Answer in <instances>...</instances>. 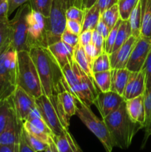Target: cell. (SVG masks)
<instances>
[{"instance_id":"obj_48","label":"cell","mask_w":151,"mask_h":152,"mask_svg":"<svg viewBox=\"0 0 151 152\" xmlns=\"http://www.w3.org/2000/svg\"><path fill=\"white\" fill-rule=\"evenodd\" d=\"M0 152H19V144H14V145L0 144Z\"/></svg>"},{"instance_id":"obj_52","label":"cell","mask_w":151,"mask_h":152,"mask_svg":"<svg viewBox=\"0 0 151 152\" xmlns=\"http://www.w3.org/2000/svg\"><path fill=\"white\" fill-rule=\"evenodd\" d=\"M64 1H65L68 7H70V6H74V0H64Z\"/></svg>"},{"instance_id":"obj_17","label":"cell","mask_w":151,"mask_h":152,"mask_svg":"<svg viewBox=\"0 0 151 152\" xmlns=\"http://www.w3.org/2000/svg\"><path fill=\"white\" fill-rule=\"evenodd\" d=\"M47 48L54 56L61 68H63L67 64L73 60L74 48L62 40L53 43Z\"/></svg>"},{"instance_id":"obj_13","label":"cell","mask_w":151,"mask_h":152,"mask_svg":"<svg viewBox=\"0 0 151 152\" xmlns=\"http://www.w3.org/2000/svg\"><path fill=\"white\" fill-rule=\"evenodd\" d=\"M124 101L125 99L121 95L112 91L107 92L99 91L93 104L100 111L103 119L118 109Z\"/></svg>"},{"instance_id":"obj_14","label":"cell","mask_w":151,"mask_h":152,"mask_svg":"<svg viewBox=\"0 0 151 152\" xmlns=\"http://www.w3.org/2000/svg\"><path fill=\"white\" fill-rule=\"evenodd\" d=\"M137 40L138 38L131 36L119 48L110 53L109 58L112 69L126 68V65Z\"/></svg>"},{"instance_id":"obj_24","label":"cell","mask_w":151,"mask_h":152,"mask_svg":"<svg viewBox=\"0 0 151 152\" xmlns=\"http://www.w3.org/2000/svg\"><path fill=\"white\" fill-rule=\"evenodd\" d=\"M132 36L139 38L141 37V28H142V5L141 0L134 7L129 17Z\"/></svg>"},{"instance_id":"obj_2","label":"cell","mask_w":151,"mask_h":152,"mask_svg":"<svg viewBox=\"0 0 151 152\" xmlns=\"http://www.w3.org/2000/svg\"><path fill=\"white\" fill-rule=\"evenodd\" d=\"M102 120L107 127L114 147L121 149H127L136 133L143 129L142 125L130 118L126 110L125 101L118 109Z\"/></svg>"},{"instance_id":"obj_20","label":"cell","mask_w":151,"mask_h":152,"mask_svg":"<svg viewBox=\"0 0 151 152\" xmlns=\"http://www.w3.org/2000/svg\"><path fill=\"white\" fill-rule=\"evenodd\" d=\"M131 71L127 68L113 69L110 91L122 96Z\"/></svg>"},{"instance_id":"obj_10","label":"cell","mask_w":151,"mask_h":152,"mask_svg":"<svg viewBox=\"0 0 151 152\" xmlns=\"http://www.w3.org/2000/svg\"><path fill=\"white\" fill-rule=\"evenodd\" d=\"M45 19L39 12L31 10L28 17V43L29 48L45 47Z\"/></svg>"},{"instance_id":"obj_45","label":"cell","mask_w":151,"mask_h":152,"mask_svg":"<svg viewBox=\"0 0 151 152\" xmlns=\"http://www.w3.org/2000/svg\"><path fill=\"white\" fill-rule=\"evenodd\" d=\"M96 31H97L100 35H102L105 40L107 39V36L109 35L110 30L108 28L107 25L100 18V19H99V22H98L97 24V26H96Z\"/></svg>"},{"instance_id":"obj_26","label":"cell","mask_w":151,"mask_h":152,"mask_svg":"<svg viewBox=\"0 0 151 152\" xmlns=\"http://www.w3.org/2000/svg\"><path fill=\"white\" fill-rule=\"evenodd\" d=\"M112 76L113 69L93 73V80L95 84L98 88L100 89V91L107 92L110 91Z\"/></svg>"},{"instance_id":"obj_28","label":"cell","mask_w":151,"mask_h":152,"mask_svg":"<svg viewBox=\"0 0 151 152\" xmlns=\"http://www.w3.org/2000/svg\"><path fill=\"white\" fill-rule=\"evenodd\" d=\"M131 36L132 32L129 20H121L112 52L115 51L117 49L119 48Z\"/></svg>"},{"instance_id":"obj_42","label":"cell","mask_w":151,"mask_h":152,"mask_svg":"<svg viewBox=\"0 0 151 152\" xmlns=\"http://www.w3.org/2000/svg\"><path fill=\"white\" fill-rule=\"evenodd\" d=\"M7 1L8 4V16H10L16 9L20 7L25 3H28L30 0H7Z\"/></svg>"},{"instance_id":"obj_25","label":"cell","mask_w":151,"mask_h":152,"mask_svg":"<svg viewBox=\"0 0 151 152\" xmlns=\"http://www.w3.org/2000/svg\"><path fill=\"white\" fill-rule=\"evenodd\" d=\"M144 103L145 109V123L144 129H145V133L142 142V148L144 146L149 138V132L151 127V88L146 89L144 93Z\"/></svg>"},{"instance_id":"obj_15","label":"cell","mask_w":151,"mask_h":152,"mask_svg":"<svg viewBox=\"0 0 151 152\" xmlns=\"http://www.w3.org/2000/svg\"><path fill=\"white\" fill-rule=\"evenodd\" d=\"M146 89L145 74L142 70L131 72L125 86L122 96L125 100L143 95Z\"/></svg>"},{"instance_id":"obj_41","label":"cell","mask_w":151,"mask_h":152,"mask_svg":"<svg viewBox=\"0 0 151 152\" xmlns=\"http://www.w3.org/2000/svg\"><path fill=\"white\" fill-rule=\"evenodd\" d=\"M84 49L87 58H88V59L90 60V63L93 65V60H94V59L99 55L97 49L96 48L94 45H93L92 42L90 43V44L87 45L86 46H84Z\"/></svg>"},{"instance_id":"obj_31","label":"cell","mask_w":151,"mask_h":152,"mask_svg":"<svg viewBox=\"0 0 151 152\" xmlns=\"http://www.w3.org/2000/svg\"><path fill=\"white\" fill-rule=\"evenodd\" d=\"M32 10L39 12L45 18H48L51 10L53 0H30Z\"/></svg>"},{"instance_id":"obj_29","label":"cell","mask_w":151,"mask_h":152,"mask_svg":"<svg viewBox=\"0 0 151 152\" xmlns=\"http://www.w3.org/2000/svg\"><path fill=\"white\" fill-rule=\"evenodd\" d=\"M101 19L107 25L110 30L112 29L120 19L118 4H114L107 10L104 11L101 14Z\"/></svg>"},{"instance_id":"obj_18","label":"cell","mask_w":151,"mask_h":152,"mask_svg":"<svg viewBox=\"0 0 151 152\" xmlns=\"http://www.w3.org/2000/svg\"><path fill=\"white\" fill-rule=\"evenodd\" d=\"M126 110L130 118L133 122L144 126L145 109L144 94L133 99L125 100Z\"/></svg>"},{"instance_id":"obj_32","label":"cell","mask_w":151,"mask_h":152,"mask_svg":"<svg viewBox=\"0 0 151 152\" xmlns=\"http://www.w3.org/2000/svg\"><path fill=\"white\" fill-rule=\"evenodd\" d=\"M139 0H119L118 2L120 19L128 20L130 13Z\"/></svg>"},{"instance_id":"obj_36","label":"cell","mask_w":151,"mask_h":152,"mask_svg":"<svg viewBox=\"0 0 151 152\" xmlns=\"http://www.w3.org/2000/svg\"><path fill=\"white\" fill-rule=\"evenodd\" d=\"M10 27L9 20L0 21V49L9 41Z\"/></svg>"},{"instance_id":"obj_50","label":"cell","mask_w":151,"mask_h":152,"mask_svg":"<svg viewBox=\"0 0 151 152\" xmlns=\"http://www.w3.org/2000/svg\"><path fill=\"white\" fill-rule=\"evenodd\" d=\"M86 3L87 0H74V6H76L82 10L85 9Z\"/></svg>"},{"instance_id":"obj_21","label":"cell","mask_w":151,"mask_h":152,"mask_svg":"<svg viewBox=\"0 0 151 152\" xmlns=\"http://www.w3.org/2000/svg\"><path fill=\"white\" fill-rule=\"evenodd\" d=\"M84 10V15L81 31L96 30L98 22L101 18V11L98 5L95 3L93 6L89 8H85Z\"/></svg>"},{"instance_id":"obj_4","label":"cell","mask_w":151,"mask_h":152,"mask_svg":"<svg viewBox=\"0 0 151 152\" xmlns=\"http://www.w3.org/2000/svg\"><path fill=\"white\" fill-rule=\"evenodd\" d=\"M17 87V51L10 40L0 49V101L10 97Z\"/></svg>"},{"instance_id":"obj_16","label":"cell","mask_w":151,"mask_h":152,"mask_svg":"<svg viewBox=\"0 0 151 152\" xmlns=\"http://www.w3.org/2000/svg\"><path fill=\"white\" fill-rule=\"evenodd\" d=\"M22 127V123L18 120L13 109L8 123L2 133L0 134V144L1 145L19 144Z\"/></svg>"},{"instance_id":"obj_9","label":"cell","mask_w":151,"mask_h":152,"mask_svg":"<svg viewBox=\"0 0 151 152\" xmlns=\"http://www.w3.org/2000/svg\"><path fill=\"white\" fill-rule=\"evenodd\" d=\"M36 105L41 117L52 131L53 135L57 136L61 134L65 130H68L65 129L59 112L46 95L42 94L39 97L36 98Z\"/></svg>"},{"instance_id":"obj_51","label":"cell","mask_w":151,"mask_h":152,"mask_svg":"<svg viewBox=\"0 0 151 152\" xmlns=\"http://www.w3.org/2000/svg\"><path fill=\"white\" fill-rule=\"evenodd\" d=\"M97 0H87V3H86V7L85 8H89L91 6H93L95 3L96 2Z\"/></svg>"},{"instance_id":"obj_27","label":"cell","mask_w":151,"mask_h":152,"mask_svg":"<svg viewBox=\"0 0 151 152\" xmlns=\"http://www.w3.org/2000/svg\"><path fill=\"white\" fill-rule=\"evenodd\" d=\"M13 111V107L10 96L0 101V134L8 123Z\"/></svg>"},{"instance_id":"obj_37","label":"cell","mask_w":151,"mask_h":152,"mask_svg":"<svg viewBox=\"0 0 151 152\" xmlns=\"http://www.w3.org/2000/svg\"><path fill=\"white\" fill-rule=\"evenodd\" d=\"M145 74V83H146V89L151 88V49L147 57L146 61L142 68ZM145 89V90H146Z\"/></svg>"},{"instance_id":"obj_8","label":"cell","mask_w":151,"mask_h":152,"mask_svg":"<svg viewBox=\"0 0 151 152\" xmlns=\"http://www.w3.org/2000/svg\"><path fill=\"white\" fill-rule=\"evenodd\" d=\"M50 101L59 112L65 129H68L70 118L76 114V105L73 95L70 91L64 77L59 86L56 96Z\"/></svg>"},{"instance_id":"obj_7","label":"cell","mask_w":151,"mask_h":152,"mask_svg":"<svg viewBox=\"0 0 151 152\" xmlns=\"http://www.w3.org/2000/svg\"><path fill=\"white\" fill-rule=\"evenodd\" d=\"M31 10L30 4L25 3L18 8L14 17L9 20V40L12 47L17 52L30 50L28 43V17Z\"/></svg>"},{"instance_id":"obj_43","label":"cell","mask_w":151,"mask_h":152,"mask_svg":"<svg viewBox=\"0 0 151 152\" xmlns=\"http://www.w3.org/2000/svg\"><path fill=\"white\" fill-rule=\"evenodd\" d=\"M118 0H97L96 4L99 7V10L101 11V14H102L104 11L107 10L108 8L112 7L113 5L118 4Z\"/></svg>"},{"instance_id":"obj_39","label":"cell","mask_w":151,"mask_h":152,"mask_svg":"<svg viewBox=\"0 0 151 152\" xmlns=\"http://www.w3.org/2000/svg\"><path fill=\"white\" fill-rule=\"evenodd\" d=\"M91 42L94 45L96 48L97 49L99 54L104 51V42H105V39L103 38L102 35L99 34L96 30H93L92 32V41Z\"/></svg>"},{"instance_id":"obj_3","label":"cell","mask_w":151,"mask_h":152,"mask_svg":"<svg viewBox=\"0 0 151 152\" xmlns=\"http://www.w3.org/2000/svg\"><path fill=\"white\" fill-rule=\"evenodd\" d=\"M62 71L70 93L90 108L99 93L94 82L74 59L62 68Z\"/></svg>"},{"instance_id":"obj_11","label":"cell","mask_w":151,"mask_h":152,"mask_svg":"<svg viewBox=\"0 0 151 152\" xmlns=\"http://www.w3.org/2000/svg\"><path fill=\"white\" fill-rule=\"evenodd\" d=\"M10 99L16 117L22 123L27 120L30 113L36 107L35 98L19 86L16 87Z\"/></svg>"},{"instance_id":"obj_34","label":"cell","mask_w":151,"mask_h":152,"mask_svg":"<svg viewBox=\"0 0 151 152\" xmlns=\"http://www.w3.org/2000/svg\"><path fill=\"white\" fill-rule=\"evenodd\" d=\"M121 20H122V19H118L117 23L115 24V26L110 30L109 35L107 36L106 39L105 40V42H104V51L106 52L108 54L111 53L113 51V48L114 44H115V39H116L117 32H118V28H119V25Z\"/></svg>"},{"instance_id":"obj_22","label":"cell","mask_w":151,"mask_h":152,"mask_svg":"<svg viewBox=\"0 0 151 152\" xmlns=\"http://www.w3.org/2000/svg\"><path fill=\"white\" fill-rule=\"evenodd\" d=\"M73 59L78 64V66L94 82L93 72L92 71V64L90 63V60H89L87 55H86L84 47L79 42L74 47Z\"/></svg>"},{"instance_id":"obj_6","label":"cell","mask_w":151,"mask_h":152,"mask_svg":"<svg viewBox=\"0 0 151 152\" xmlns=\"http://www.w3.org/2000/svg\"><path fill=\"white\" fill-rule=\"evenodd\" d=\"M74 102L76 105V115L78 116L86 127L99 140L106 152H112L114 145L107 127L103 120H99L93 114L90 107L84 105L75 96Z\"/></svg>"},{"instance_id":"obj_44","label":"cell","mask_w":151,"mask_h":152,"mask_svg":"<svg viewBox=\"0 0 151 152\" xmlns=\"http://www.w3.org/2000/svg\"><path fill=\"white\" fill-rule=\"evenodd\" d=\"M92 32L93 31H90V30H87V31H81V34L78 36V38H79V41L78 42L84 47L87 45L91 43L92 41Z\"/></svg>"},{"instance_id":"obj_12","label":"cell","mask_w":151,"mask_h":152,"mask_svg":"<svg viewBox=\"0 0 151 152\" xmlns=\"http://www.w3.org/2000/svg\"><path fill=\"white\" fill-rule=\"evenodd\" d=\"M151 49V39L144 37L138 38L133 48L126 68L131 72L140 71Z\"/></svg>"},{"instance_id":"obj_19","label":"cell","mask_w":151,"mask_h":152,"mask_svg":"<svg viewBox=\"0 0 151 152\" xmlns=\"http://www.w3.org/2000/svg\"><path fill=\"white\" fill-rule=\"evenodd\" d=\"M53 140L59 152H83L68 130L57 136L53 135Z\"/></svg>"},{"instance_id":"obj_30","label":"cell","mask_w":151,"mask_h":152,"mask_svg":"<svg viewBox=\"0 0 151 152\" xmlns=\"http://www.w3.org/2000/svg\"><path fill=\"white\" fill-rule=\"evenodd\" d=\"M111 69L109 54L106 52L103 51L93 60L92 65V71L93 73L109 71Z\"/></svg>"},{"instance_id":"obj_40","label":"cell","mask_w":151,"mask_h":152,"mask_svg":"<svg viewBox=\"0 0 151 152\" xmlns=\"http://www.w3.org/2000/svg\"><path fill=\"white\" fill-rule=\"evenodd\" d=\"M65 28L73 34L79 36L81 32V29H82V24L80 23L78 21L67 19L66 28Z\"/></svg>"},{"instance_id":"obj_49","label":"cell","mask_w":151,"mask_h":152,"mask_svg":"<svg viewBox=\"0 0 151 152\" xmlns=\"http://www.w3.org/2000/svg\"><path fill=\"white\" fill-rule=\"evenodd\" d=\"M44 152H59L56 147V144H55L54 141L53 140V137L50 138V141H49V145L48 147L46 148V150Z\"/></svg>"},{"instance_id":"obj_33","label":"cell","mask_w":151,"mask_h":152,"mask_svg":"<svg viewBox=\"0 0 151 152\" xmlns=\"http://www.w3.org/2000/svg\"><path fill=\"white\" fill-rule=\"evenodd\" d=\"M22 133H23L24 137H25V140L27 141L28 145H29L34 151H36V152L44 151L46 150V148L48 147L49 143L43 142L41 140L38 139V138H36V137H34L33 135L28 133V132H26V131L23 129V127H22Z\"/></svg>"},{"instance_id":"obj_35","label":"cell","mask_w":151,"mask_h":152,"mask_svg":"<svg viewBox=\"0 0 151 152\" xmlns=\"http://www.w3.org/2000/svg\"><path fill=\"white\" fill-rule=\"evenodd\" d=\"M84 10L76 6H70V7H68L66 10V13H65L67 19L78 21L81 24H82L83 19H84Z\"/></svg>"},{"instance_id":"obj_53","label":"cell","mask_w":151,"mask_h":152,"mask_svg":"<svg viewBox=\"0 0 151 152\" xmlns=\"http://www.w3.org/2000/svg\"><path fill=\"white\" fill-rule=\"evenodd\" d=\"M118 1H119V0H118Z\"/></svg>"},{"instance_id":"obj_46","label":"cell","mask_w":151,"mask_h":152,"mask_svg":"<svg viewBox=\"0 0 151 152\" xmlns=\"http://www.w3.org/2000/svg\"><path fill=\"white\" fill-rule=\"evenodd\" d=\"M8 4L7 0H0V21L8 19Z\"/></svg>"},{"instance_id":"obj_23","label":"cell","mask_w":151,"mask_h":152,"mask_svg":"<svg viewBox=\"0 0 151 152\" xmlns=\"http://www.w3.org/2000/svg\"><path fill=\"white\" fill-rule=\"evenodd\" d=\"M142 28L141 37L151 39V0H141Z\"/></svg>"},{"instance_id":"obj_1","label":"cell","mask_w":151,"mask_h":152,"mask_svg":"<svg viewBox=\"0 0 151 152\" xmlns=\"http://www.w3.org/2000/svg\"><path fill=\"white\" fill-rule=\"evenodd\" d=\"M29 53L38 71L43 93L52 99L57 94L64 77L62 68L47 48L33 47Z\"/></svg>"},{"instance_id":"obj_38","label":"cell","mask_w":151,"mask_h":152,"mask_svg":"<svg viewBox=\"0 0 151 152\" xmlns=\"http://www.w3.org/2000/svg\"><path fill=\"white\" fill-rule=\"evenodd\" d=\"M61 40L66 44L69 45L70 46H72L74 48L78 43L79 38H78V35L73 34L65 28V30L61 36Z\"/></svg>"},{"instance_id":"obj_5","label":"cell","mask_w":151,"mask_h":152,"mask_svg":"<svg viewBox=\"0 0 151 152\" xmlns=\"http://www.w3.org/2000/svg\"><path fill=\"white\" fill-rule=\"evenodd\" d=\"M17 86L35 99L44 94L38 71L27 50L17 52Z\"/></svg>"},{"instance_id":"obj_47","label":"cell","mask_w":151,"mask_h":152,"mask_svg":"<svg viewBox=\"0 0 151 152\" xmlns=\"http://www.w3.org/2000/svg\"><path fill=\"white\" fill-rule=\"evenodd\" d=\"M19 152H36L34 151L27 142L25 140V137H24L22 131H21V134L20 138H19Z\"/></svg>"}]
</instances>
